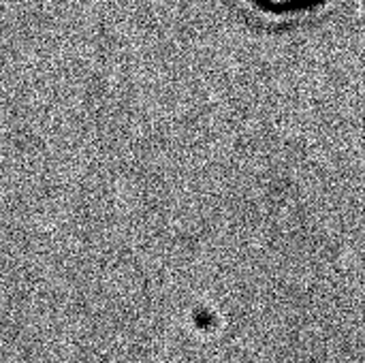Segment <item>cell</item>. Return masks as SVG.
<instances>
[{
    "label": "cell",
    "instance_id": "obj_1",
    "mask_svg": "<svg viewBox=\"0 0 365 363\" xmlns=\"http://www.w3.org/2000/svg\"><path fill=\"white\" fill-rule=\"evenodd\" d=\"M248 2L261 13H269L274 17H293V15L317 11L325 6L329 0H248Z\"/></svg>",
    "mask_w": 365,
    "mask_h": 363
}]
</instances>
